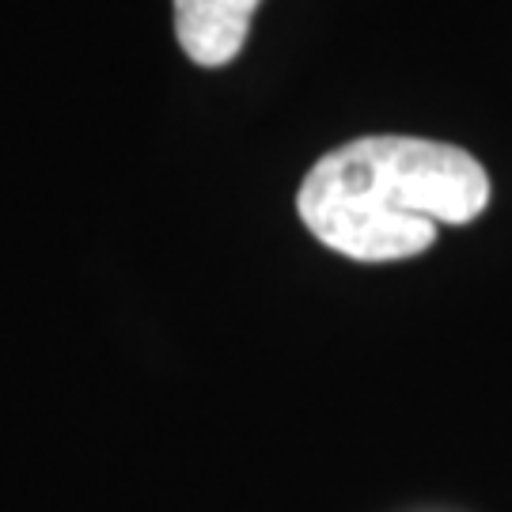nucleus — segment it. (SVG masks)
Here are the masks:
<instances>
[{"instance_id": "f257e3e1", "label": "nucleus", "mask_w": 512, "mask_h": 512, "mask_svg": "<svg viewBox=\"0 0 512 512\" xmlns=\"http://www.w3.org/2000/svg\"><path fill=\"white\" fill-rule=\"evenodd\" d=\"M490 175L467 148L425 137H361L327 152L296 194L300 220L353 262H403L437 243L440 224H471Z\"/></svg>"}, {"instance_id": "f03ea898", "label": "nucleus", "mask_w": 512, "mask_h": 512, "mask_svg": "<svg viewBox=\"0 0 512 512\" xmlns=\"http://www.w3.org/2000/svg\"><path fill=\"white\" fill-rule=\"evenodd\" d=\"M262 0H175V38L194 65L236 61Z\"/></svg>"}]
</instances>
